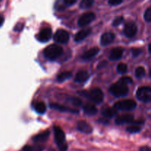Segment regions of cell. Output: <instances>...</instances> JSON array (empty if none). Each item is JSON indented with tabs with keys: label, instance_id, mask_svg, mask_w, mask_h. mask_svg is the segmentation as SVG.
<instances>
[{
	"label": "cell",
	"instance_id": "obj_1",
	"mask_svg": "<svg viewBox=\"0 0 151 151\" xmlns=\"http://www.w3.org/2000/svg\"><path fill=\"white\" fill-rule=\"evenodd\" d=\"M81 95L83 96V97H87L91 101L94 102L96 103H100L103 100V92L102 90L99 88H94L92 89L89 90V91H78Z\"/></svg>",
	"mask_w": 151,
	"mask_h": 151
},
{
	"label": "cell",
	"instance_id": "obj_2",
	"mask_svg": "<svg viewBox=\"0 0 151 151\" xmlns=\"http://www.w3.org/2000/svg\"><path fill=\"white\" fill-rule=\"evenodd\" d=\"M53 130H54L55 140L57 145L58 146L59 150L60 151H66L67 150L68 146L66 142L64 132L59 126H54Z\"/></svg>",
	"mask_w": 151,
	"mask_h": 151
},
{
	"label": "cell",
	"instance_id": "obj_3",
	"mask_svg": "<svg viewBox=\"0 0 151 151\" xmlns=\"http://www.w3.org/2000/svg\"><path fill=\"white\" fill-rule=\"evenodd\" d=\"M44 54L49 60H55L63 54V49L57 44H52L44 50Z\"/></svg>",
	"mask_w": 151,
	"mask_h": 151
},
{
	"label": "cell",
	"instance_id": "obj_4",
	"mask_svg": "<svg viewBox=\"0 0 151 151\" xmlns=\"http://www.w3.org/2000/svg\"><path fill=\"white\" fill-rule=\"evenodd\" d=\"M109 91L115 97H123L128 94L129 89L128 85L118 81L117 83H115L111 86Z\"/></svg>",
	"mask_w": 151,
	"mask_h": 151
},
{
	"label": "cell",
	"instance_id": "obj_5",
	"mask_svg": "<svg viewBox=\"0 0 151 151\" xmlns=\"http://www.w3.org/2000/svg\"><path fill=\"white\" fill-rule=\"evenodd\" d=\"M136 107H137V103L131 99L120 100L119 102H116L114 105V109H116V111H131L135 109Z\"/></svg>",
	"mask_w": 151,
	"mask_h": 151
},
{
	"label": "cell",
	"instance_id": "obj_6",
	"mask_svg": "<svg viewBox=\"0 0 151 151\" xmlns=\"http://www.w3.org/2000/svg\"><path fill=\"white\" fill-rule=\"evenodd\" d=\"M137 97L140 101L144 102V103L151 102V87H139L137 91Z\"/></svg>",
	"mask_w": 151,
	"mask_h": 151
},
{
	"label": "cell",
	"instance_id": "obj_7",
	"mask_svg": "<svg viewBox=\"0 0 151 151\" xmlns=\"http://www.w3.org/2000/svg\"><path fill=\"white\" fill-rule=\"evenodd\" d=\"M123 32L124 34L128 38H132V37L135 36L137 32V26L135 22H132V21L126 22L125 27H124Z\"/></svg>",
	"mask_w": 151,
	"mask_h": 151
},
{
	"label": "cell",
	"instance_id": "obj_8",
	"mask_svg": "<svg viewBox=\"0 0 151 151\" xmlns=\"http://www.w3.org/2000/svg\"><path fill=\"white\" fill-rule=\"evenodd\" d=\"M55 41L60 44H66L69 40V33L66 30L60 29L56 31L54 35Z\"/></svg>",
	"mask_w": 151,
	"mask_h": 151
},
{
	"label": "cell",
	"instance_id": "obj_9",
	"mask_svg": "<svg viewBox=\"0 0 151 151\" xmlns=\"http://www.w3.org/2000/svg\"><path fill=\"white\" fill-rule=\"evenodd\" d=\"M95 19V14L91 12H88L85 13L79 18L78 20V25L80 27H84L88 25V24L91 23L93 20Z\"/></svg>",
	"mask_w": 151,
	"mask_h": 151
},
{
	"label": "cell",
	"instance_id": "obj_10",
	"mask_svg": "<svg viewBox=\"0 0 151 151\" xmlns=\"http://www.w3.org/2000/svg\"><path fill=\"white\" fill-rule=\"evenodd\" d=\"M52 37V29L50 27H45L41 30L38 35V40L41 42H47Z\"/></svg>",
	"mask_w": 151,
	"mask_h": 151
},
{
	"label": "cell",
	"instance_id": "obj_11",
	"mask_svg": "<svg viewBox=\"0 0 151 151\" xmlns=\"http://www.w3.org/2000/svg\"><path fill=\"white\" fill-rule=\"evenodd\" d=\"M115 38V35L113 32H105L102 35L101 38H100V43L102 45L106 46L110 44L111 43L113 42V41Z\"/></svg>",
	"mask_w": 151,
	"mask_h": 151
},
{
	"label": "cell",
	"instance_id": "obj_12",
	"mask_svg": "<svg viewBox=\"0 0 151 151\" xmlns=\"http://www.w3.org/2000/svg\"><path fill=\"white\" fill-rule=\"evenodd\" d=\"M134 121V116L132 114H124L118 116L115 120L116 125H123L125 123H131Z\"/></svg>",
	"mask_w": 151,
	"mask_h": 151
},
{
	"label": "cell",
	"instance_id": "obj_13",
	"mask_svg": "<svg viewBox=\"0 0 151 151\" xmlns=\"http://www.w3.org/2000/svg\"><path fill=\"white\" fill-rule=\"evenodd\" d=\"M50 107L53 109H55V110L59 111L62 112H70V113H74V114H78V110L75 109H70V108H68L66 106H62V105L58 104V103H50Z\"/></svg>",
	"mask_w": 151,
	"mask_h": 151
},
{
	"label": "cell",
	"instance_id": "obj_14",
	"mask_svg": "<svg viewBox=\"0 0 151 151\" xmlns=\"http://www.w3.org/2000/svg\"><path fill=\"white\" fill-rule=\"evenodd\" d=\"M77 128L80 131L85 133V134H91L93 131L92 127L86 121H79L78 122Z\"/></svg>",
	"mask_w": 151,
	"mask_h": 151
},
{
	"label": "cell",
	"instance_id": "obj_15",
	"mask_svg": "<svg viewBox=\"0 0 151 151\" xmlns=\"http://www.w3.org/2000/svg\"><path fill=\"white\" fill-rule=\"evenodd\" d=\"M123 55V50L120 47H115L112 49L110 52L109 58L112 60H116L120 59Z\"/></svg>",
	"mask_w": 151,
	"mask_h": 151
},
{
	"label": "cell",
	"instance_id": "obj_16",
	"mask_svg": "<svg viewBox=\"0 0 151 151\" xmlns=\"http://www.w3.org/2000/svg\"><path fill=\"white\" fill-rule=\"evenodd\" d=\"M89 78V74L86 71H79L78 73L75 75V81L78 83H82L86 82Z\"/></svg>",
	"mask_w": 151,
	"mask_h": 151
},
{
	"label": "cell",
	"instance_id": "obj_17",
	"mask_svg": "<svg viewBox=\"0 0 151 151\" xmlns=\"http://www.w3.org/2000/svg\"><path fill=\"white\" fill-rule=\"evenodd\" d=\"M91 32V28H87V29H83L80 30L79 32H77L75 35V41L77 42L82 41L84 38H86Z\"/></svg>",
	"mask_w": 151,
	"mask_h": 151
},
{
	"label": "cell",
	"instance_id": "obj_18",
	"mask_svg": "<svg viewBox=\"0 0 151 151\" xmlns=\"http://www.w3.org/2000/svg\"><path fill=\"white\" fill-rule=\"evenodd\" d=\"M50 131L46 130V131H43V132L40 133V134L35 136L32 139H33V141L35 142H44L47 141V139L50 137Z\"/></svg>",
	"mask_w": 151,
	"mask_h": 151
},
{
	"label": "cell",
	"instance_id": "obj_19",
	"mask_svg": "<svg viewBox=\"0 0 151 151\" xmlns=\"http://www.w3.org/2000/svg\"><path fill=\"white\" fill-rule=\"evenodd\" d=\"M99 52H100V49L97 47H93L83 53V55H82V58L83 60H89L91 58L94 57L96 55H97Z\"/></svg>",
	"mask_w": 151,
	"mask_h": 151
},
{
	"label": "cell",
	"instance_id": "obj_20",
	"mask_svg": "<svg viewBox=\"0 0 151 151\" xmlns=\"http://www.w3.org/2000/svg\"><path fill=\"white\" fill-rule=\"evenodd\" d=\"M83 109L85 113L88 115L96 114L97 112V109L96 108V106H94L93 104H91V103H87V104H85L83 106Z\"/></svg>",
	"mask_w": 151,
	"mask_h": 151
},
{
	"label": "cell",
	"instance_id": "obj_21",
	"mask_svg": "<svg viewBox=\"0 0 151 151\" xmlns=\"http://www.w3.org/2000/svg\"><path fill=\"white\" fill-rule=\"evenodd\" d=\"M102 114L105 116L106 117L112 118L115 116L117 114V111L114 109V108H104L102 109Z\"/></svg>",
	"mask_w": 151,
	"mask_h": 151
},
{
	"label": "cell",
	"instance_id": "obj_22",
	"mask_svg": "<svg viewBox=\"0 0 151 151\" xmlns=\"http://www.w3.org/2000/svg\"><path fill=\"white\" fill-rule=\"evenodd\" d=\"M34 109L35 111L38 114H44L47 110V106L44 102H37L34 105Z\"/></svg>",
	"mask_w": 151,
	"mask_h": 151
},
{
	"label": "cell",
	"instance_id": "obj_23",
	"mask_svg": "<svg viewBox=\"0 0 151 151\" xmlns=\"http://www.w3.org/2000/svg\"><path fill=\"white\" fill-rule=\"evenodd\" d=\"M72 76V72H63L59 74L57 76V80L59 82H63V81H66L67 79L71 78Z\"/></svg>",
	"mask_w": 151,
	"mask_h": 151
},
{
	"label": "cell",
	"instance_id": "obj_24",
	"mask_svg": "<svg viewBox=\"0 0 151 151\" xmlns=\"http://www.w3.org/2000/svg\"><path fill=\"white\" fill-rule=\"evenodd\" d=\"M135 75L137 78H142L145 75V69L142 66H139L135 70Z\"/></svg>",
	"mask_w": 151,
	"mask_h": 151
},
{
	"label": "cell",
	"instance_id": "obj_25",
	"mask_svg": "<svg viewBox=\"0 0 151 151\" xmlns=\"http://www.w3.org/2000/svg\"><path fill=\"white\" fill-rule=\"evenodd\" d=\"M93 4H94L93 0H83L80 3V7L83 9H86L91 7Z\"/></svg>",
	"mask_w": 151,
	"mask_h": 151
},
{
	"label": "cell",
	"instance_id": "obj_26",
	"mask_svg": "<svg viewBox=\"0 0 151 151\" xmlns=\"http://www.w3.org/2000/svg\"><path fill=\"white\" fill-rule=\"evenodd\" d=\"M127 131L128 132L131 133V134H134V133H137L141 131V127L137 125H131V126H128L127 128Z\"/></svg>",
	"mask_w": 151,
	"mask_h": 151
},
{
	"label": "cell",
	"instance_id": "obj_27",
	"mask_svg": "<svg viewBox=\"0 0 151 151\" xmlns=\"http://www.w3.org/2000/svg\"><path fill=\"white\" fill-rule=\"evenodd\" d=\"M116 69H117V72H119V73L124 74L128 71V66H127L125 63H119V64H118Z\"/></svg>",
	"mask_w": 151,
	"mask_h": 151
},
{
	"label": "cell",
	"instance_id": "obj_28",
	"mask_svg": "<svg viewBox=\"0 0 151 151\" xmlns=\"http://www.w3.org/2000/svg\"><path fill=\"white\" fill-rule=\"evenodd\" d=\"M69 101L75 106H81L82 104V101L81 100V99L78 98V97H69Z\"/></svg>",
	"mask_w": 151,
	"mask_h": 151
},
{
	"label": "cell",
	"instance_id": "obj_29",
	"mask_svg": "<svg viewBox=\"0 0 151 151\" xmlns=\"http://www.w3.org/2000/svg\"><path fill=\"white\" fill-rule=\"evenodd\" d=\"M144 18L147 22H151V6L149 7L145 12Z\"/></svg>",
	"mask_w": 151,
	"mask_h": 151
},
{
	"label": "cell",
	"instance_id": "obj_30",
	"mask_svg": "<svg viewBox=\"0 0 151 151\" xmlns=\"http://www.w3.org/2000/svg\"><path fill=\"white\" fill-rule=\"evenodd\" d=\"M119 82L122 83L124 84H128V83H132L133 82V80L132 78H130V77H122L119 79Z\"/></svg>",
	"mask_w": 151,
	"mask_h": 151
},
{
	"label": "cell",
	"instance_id": "obj_31",
	"mask_svg": "<svg viewBox=\"0 0 151 151\" xmlns=\"http://www.w3.org/2000/svg\"><path fill=\"white\" fill-rule=\"evenodd\" d=\"M124 21L123 16H119V17H116V19L114 20L113 22V25L114 27L119 26L120 24H122V22Z\"/></svg>",
	"mask_w": 151,
	"mask_h": 151
},
{
	"label": "cell",
	"instance_id": "obj_32",
	"mask_svg": "<svg viewBox=\"0 0 151 151\" xmlns=\"http://www.w3.org/2000/svg\"><path fill=\"white\" fill-rule=\"evenodd\" d=\"M142 50L139 48H134L131 50V52H132V55L134 57H138L139 55H140L142 53Z\"/></svg>",
	"mask_w": 151,
	"mask_h": 151
},
{
	"label": "cell",
	"instance_id": "obj_33",
	"mask_svg": "<svg viewBox=\"0 0 151 151\" xmlns=\"http://www.w3.org/2000/svg\"><path fill=\"white\" fill-rule=\"evenodd\" d=\"M122 1H123L122 0H110L109 1V3L110 4H111V5H117V4L122 3Z\"/></svg>",
	"mask_w": 151,
	"mask_h": 151
},
{
	"label": "cell",
	"instance_id": "obj_34",
	"mask_svg": "<svg viewBox=\"0 0 151 151\" xmlns=\"http://www.w3.org/2000/svg\"><path fill=\"white\" fill-rule=\"evenodd\" d=\"M75 2H76V0H65V1H63V3H64L66 5H72V4H75Z\"/></svg>",
	"mask_w": 151,
	"mask_h": 151
},
{
	"label": "cell",
	"instance_id": "obj_35",
	"mask_svg": "<svg viewBox=\"0 0 151 151\" xmlns=\"http://www.w3.org/2000/svg\"><path fill=\"white\" fill-rule=\"evenodd\" d=\"M24 25L22 24H18L16 27H15L14 29L16 31H19V30H22V28H23Z\"/></svg>",
	"mask_w": 151,
	"mask_h": 151
},
{
	"label": "cell",
	"instance_id": "obj_36",
	"mask_svg": "<svg viewBox=\"0 0 151 151\" xmlns=\"http://www.w3.org/2000/svg\"><path fill=\"white\" fill-rule=\"evenodd\" d=\"M22 151H33V150H32V148L30 147V146L26 145L22 148Z\"/></svg>",
	"mask_w": 151,
	"mask_h": 151
},
{
	"label": "cell",
	"instance_id": "obj_37",
	"mask_svg": "<svg viewBox=\"0 0 151 151\" xmlns=\"http://www.w3.org/2000/svg\"><path fill=\"white\" fill-rule=\"evenodd\" d=\"M139 151H151V148L148 147H142Z\"/></svg>",
	"mask_w": 151,
	"mask_h": 151
},
{
	"label": "cell",
	"instance_id": "obj_38",
	"mask_svg": "<svg viewBox=\"0 0 151 151\" xmlns=\"http://www.w3.org/2000/svg\"><path fill=\"white\" fill-rule=\"evenodd\" d=\"M106 63H107V62L106 61H103V62H101V63H99V65H98V68H103V67H104V66H106Z\"/></svg>",
	"mask_w": 151,
	"mask_h": 151
},
{
	"label": "cell",
	"instance_id": "obj_39",
	"mask_svg": "<svg viewBox=\"0 0 151 151\" xmlns=\"http://www.w3.org/2000/svg\"><path fill=\"white\" fill-rule=\"evenodd\" d=\"M100 122H103V124H106V125L109 124V121L107 120V119H106V118H103V119H100Z\"/></svg>",
	"mask_w": 151,
	"mask_h": 151
},
{
	"label": "cell",
	"instance_id": "obj_40",
	"mask_svg": "<svg viewBox=\"0 0 151 151\" xmlns=\"http://www.w3.org/2000/svg\"><path fill=\"white\" fill-rule=\"evenodd\" d=\"M4 17H3L2 16H1V15H0V27H1V25L3 24V23H4Z\"/></svg>",
	"mask_w": 151,
	"mask_h": 151
},
{
	"label": "cell",
	"instance_id": "obj_41",
	"mask_svg": "<svg viewBox=\"0 0 151 151\" xmlns=\"http://www.w3.org/2000/svg\"><path fill=\"white\" fill-rule=\"evenodd\" d=\"M148 50H149V52L151 53V43L149 44V46H148Z\"/></svg>",
	"mask_w": 151,
	"mask_h": 151
},
{
	"label": "cell",
	"instance_id": "obj_42",
	"mask_svg": "<svg viewBox=\"0 0 151 151\" xmlns=\"http://www.w3.org/2000/svg\"><path fill=\"white\" fill-rule=\"evenodd\" d=\"M150 78H151V69H150Z\"/></svg>",
	"mask_w": 151,
	"mask_h": 151
}]
</instances>
